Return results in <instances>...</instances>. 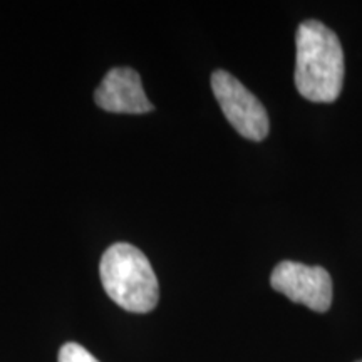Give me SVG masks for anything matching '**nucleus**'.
<instances>
[{"label": "nucleus", "mask_w": 362, "mask_h": 362, "mask_svg": "<svg viewBox=\"0 0 362 362\" xmlns=\"http://www.w3.org/2000/svg\"><path fill=\"white\" fill-rule=\"evenodd\" d=\"M296 88L312 103H334L342 90L341 40L319 21H304L296 34Z\"/></svg>", "instance_id": "f257e3e1"}, {"label": "nucleus", "mask_w": 362, "mask_h": 362, "mask_svg": "<svg viewBox=\"0 0 362 362\" xmlns=\"http://www.w3.org/2000/svg\"><path fill=\"white\" fill-rule=\"evenodd\" d=\"M99 275L104 291L121 309L146 314L160 300V285L146 255L131 243H115L104 252Z\"/></svg>", "instance_id": "f03ea898"}, {"label": "nucleus", "mask_w": 362, "mask_h": 362, "mask_svg": "<svg viewBox=\"0 0 362 362\" xmlns=\"http://www.w3.org/2000/svg\"><path fill=\"white\" fill-rule=\"evenodd\" d=\"M211 89L221 111L235 131L250 141H262L270 131V121L264 104L237 78L226 71L211 74Z\"/></svg>", "instance_id": "7ed1b4c3"}, {"label": "nucleus", "mask_w": 362, "mask_h": 362, "mask_svg": "<svg viewBox=\"0 0 362 362\" xmlns=\"http://www.w3.org/2000/svg\"><path fill=\"white\" fill-rule=\"evenodd\" d=\"M270 284L274 291L310 310L327 312L332 304V279L324 267L284 260L272 272Z\"/></svg>", "instance_id": "20e7f679"}, {"label": "nucleus", "mask_w": 362, "mask_h": 362, "mask_svg": "<svg viewBox=\"0 0 362 362\" xmlns=\"http://www.w3.org/2000/svg\"><path fill=\"white\" fill-rule=\"evenodd\" d=\"M94 101L101 110L119 115H144L155 110L144 93L141 78L131 67H115L107 72L94 93Z\"/></svg>", "instance_id": "39448f33"}, {"label": "nucleus", "mask_w": 362, "mask_h": 362, "mask_svg": "<svg viewBox=\"0 0 362 362\" xmlns=\"http://www.w3.org/2000/svg\"><path fill=\"white\" fill-rule=\"evenodd\" d=\"M57 362H99L88 349L76 342H67L59 351Z\"/></svg>", "instance_id": "423d86ee"}, {"label": "nucleus", "mask_w": 362, "mask_h": 362, "mask_svg": "<svg viewBox=\"0 0 362 362\" xmlns=\"http://www.w3.org/2000/svg\"><path fill=\"white\" fill-rule=\"evenodd\" d=\"M359 362H362V361H359Z\"/></svg>", "instance_id": "0eeeda50"}]
</instances>
